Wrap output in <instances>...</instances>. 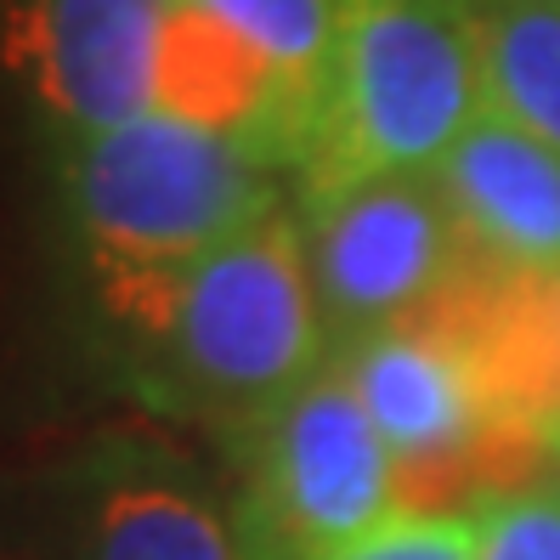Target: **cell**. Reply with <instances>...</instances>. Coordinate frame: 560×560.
Listing matches in <instances>:
<instances>
[{
  "mask_svg": "<svg viewBox=\"0 0 560 560\" xmlns=\"http://www.w3.org/2000/svg\"><path fill=\"white\" fill-rule=\"evenodd\" d=\"M96 301L142 346L159 397L226 419L233 436L328 362L301 215L289 210L176 272L96 289Z\"/></svg>",
  "mask_w": 560,
  "mask_h": 560,
  "instance_id": "6da1fadb",
  "label": "cell"
},
{
  "mask_svg": "<svg viewBox=\"0 0 560 560\" xmlns=\"http://www.w3.org/2000/svg\"><path fill=\"white\" fill-rule=\"evenodd\" d=\"M62 210L96 289L176 272L283 210L278 171L176 114L80 137L62 153Z\"/></svg>",
  "mask_w": 560,
  "mask_h": 560,
  "instance_id": "7a4b0ae2",
  "label": "cell"
},
{
  "mask_svg": "<svg viewBox=\"0 0 560 560\" xmlns=\"http://www.w3.org/2000/svg\"><path fill=\"white\" fill-rule=\"evenodd\" d=\"M476 114V46L453 0H346L301 199L385 176H431Z\"/></svg>",
  "mask_w": 560,
  "mask_h": 560,
  "instance_id": "3957f363",
  "label": "cell"
},
{
  "mask_svg": "<svg viewBox=\"0 0 560 560\" xmlns=\"http://www.w3.org/2000/svg\"><path fill=\"white\" fill-rule=\"evenodd\" d=\"M238 447L244 499L233 526L249 560H317L413 510L397 458L335 357L238 431Z\"/></svg>",
  "mask_w": 560,
  "mask_h": 560,
  "instance_id": "277c9868",
  "label": "cell"
},
{
  "mask_svg": "<svg viewBox=\"0 0 560 560\" xmlns=\"http://www.w3.org/2000/svg\"><path fill=\"white\" fill-rule=\"evenodd\" d=\"M294 215L328 328V357L431 312L476 260L431 176L357 182L301 199Z\"/></svg>",
  "mask_w": 560,
  "mask_h": 560,
  "instance_id": "5b68a950",
  "label": "cell"
},
{
  "mask_svg": "<svg viewBox=\"0 0 560 560\" xmlns=\"http://www.w3.org/2000/svg\"><path fill=\"white\" fill-rule=\"evenodd\" d=\"M176 0H18L12 62L69 142L159 108V51Z\"/></svg>",
  "mask_w": 560,
  "mask_h": 560,
  "instance_id": "8992f818",
  "label": "cell"
},
{
  "mask_svg": "<svg viewBox=\"0 0 560 560\" xmlns=\"http://www.w3.org/2000/svg\"><path fill=\"white\" fill-rule=\"evenodd\" d=\"M335 362L351 380L362 413L385 436L390 458H397L408 504L413 476H458L481 453H504L487 390L465 346L453 340V328L436 312H419L413 323L351 340L335 351Z\"/></svg>",
  "mask_w": 560,
  "mask_h": 560,
  "instance_id": "52a82bcc",
  "label": "cell"
},
{
  "mask_svg": "<svg viewBox=\"0 0 560 560\" xmlns=\"http://www.w3.org/2000/svg\"><path fill=\"white\" fill-rule=\"evenodd\" d=\"M431 182L481 267H560V148L481 108L436 159Z\"/></svg>",
  "mask_w": 560,
  "mask_h": 560,
  "instance_id": "ba28073f",
  "label": "cell"
},
{
  "mask_svg": "<svg viewBox=\"0 0 560 560\" xmlns=\"http://www.w3.org/2000/svg\"><path fill=\"white\" fill-rule=\"evenodd\" d=\"M80 560H249L238 526L182 476L108 458L80 499Z\"/></svg>",
  "mask_w": 560,
  "mask_h": 560,
  "instance_id": "9c48e42d",
  "label": "cell"
},
{
  "mask_svg": "<svg viewBox=\"0 0 560 560\" xmlns=\"http://www.w3.org/2000/svg\"><path fill=\"white\" fill-rule=\"evenodd\" d=\"M465 12L481 108L560 148V0H453Z\"/></svg>",
  "mask_w": 560,
  "mask_h": 560,
  "instance_id": "30bf717a",
  "label": "cell"
},
{
  "mask_svg": "<svg viewBox=\"0 0 560 560\" xmlns=\"http://www.w3.org/2000/svg\"><path fill=\"white\" fill-rule=\"evenodd\" d=\"M192 7H205L226 35L244 40L317 114V91L328 74V57H335L346 0H192Z\"/></svg>",
  "mask_w": 560,
  "mask_h": 560,
  "instance_id": "8fae6325",
  "label": "cell"
},
{
  "mask_svg": "<svg viewBox=\"0 0 560 560\" xmlns=\"http://www.w3.org/2000/svg\"><path fill=\"white\" fill-rule=\"evenodd\" d=\"M481 549L476 560H560V487L515 481L470 492Z\"/></svg>",
  "mask_w": 560,
  "mask_h": 560,
  "instance_id": "7c38bea8",
  "label": "cell"
},
{
  "mask_svg": "<svg viewBox=\"0 0 560 560\" xmlns=\"http://www.w3.org/2000/svg\"><path fill=\"white\" fill-rule=\"evenodd\" d=\"M476 549H481V533H476V510L465 499V504L402 510L385 526H374L369 538L328 549L317 560H476Z\"/></svg>",
  "mask_w": 560,
  "mask_h": 560,
  "instance_id": "4fadbf2b",
  "label": "cell"
},
{
  "mask_svg": "<svg viewBox=\"0 0 560 560\" xmlns=\"http://www.w3.org/2000/svg\"><path fill=\"white\" fill-rule=\"evenodd\" d=\"M555 487H560V458H555Z\"/></svg>",
  "mask_w": 560,
  "mask_h": 560,
  "instance_id": "5bb4252c",
  "label": "cell"
}]
</instances>
